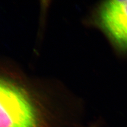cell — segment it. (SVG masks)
I'll return each instance as SVG.
<instances>
[{"label": "cell", "mask_w": 127, "mask_h": 127, "mask_svg": "<svg viewBox=\"0 0 127 127\" xmlns=\"http://www.w3.org/2000/svg\"><path fill=\"white\" fill-rule=\"evenodd\" d=\"M0 101V127H40L34 107L18 87L1 82Z\"/></svg>", "instance_id": "cell-1"}, {"label": "cell", "mask_w": 127, "mask_h": 127, "mask_svg": "<svg viewBox=\"0 0 127 127\" xmlns=\"http://www.w3.org/2000/svg\"><path fill=\"white\" fill-rule=\"evenodd\" d=\"M97 19L117 53L127 54V0L105 1L99 8Z\"/></svg>", "instance_id": "cell-2"}]
</instances>
